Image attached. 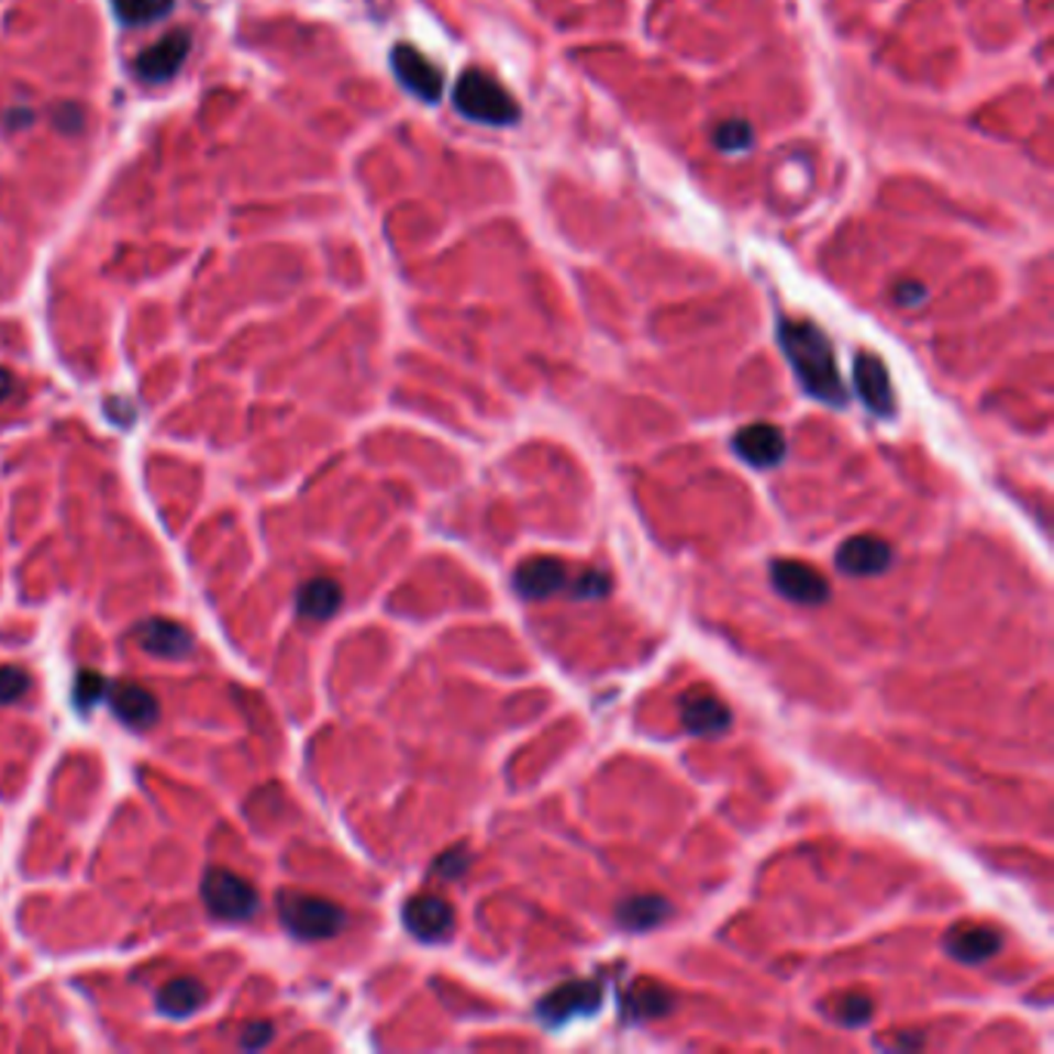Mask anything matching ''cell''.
Wrapping results in <instances>:
<instances>
[{
	"mask_svg": "<svg viewBox=\"0 0 1054 1054\" xmlns=\"http://www.w3.org/2000/svg\"><path fill=\"white\" fill-rule=\"evenodd\" d=\"M109 706L118 714V721H124L133 730H148L158 724V699L140 687V684H115L106 690Z\"/></svg>",
	"mask_w": 1054,
	"mask_h": 1054,
	"instance_id": "cell-17",
	"label": "cell"
},
{
	"mask_svg": "<svg viewBox=\"0 0 1054 1054\" xmlns=\"http://www.w3.org/2000/svg\"><path fill=\"white\" fill-rule=\"evenodd\" d=\"M672 1008H675V992L656 984V980H650V977H643V980H637L634 987L628 989L625 1011L634 1021H653V1018L668 1014Z\"/></svg>",
	"mask_w": 1054,
	"mask_h": 1054,
	"instance_id": "cell-19",
	"label": "cell"
},
{
	"mask_svg": "<svg viewBox=\"0 0 1054 1054\" xmlns=\"http://www.w3.org/2000/svg\"><path fill=\"white\" fill-rule=\"evenodd\" d=\"M680 721L692 736H724L733 724V714L714 690L690 687L680 696Z\"/></svg>",
	"mask_w": 1054,
	"mask_h": 1054,
	"instance_id": "cell-7",
	"label": "cell"
},
{
	"mask_svg": "<svg viewBox=\"0 0 1054 1054\" xmlns=\"http://www.w3.org/2000/svg\"><path fill=\"white\" fill-rule=\"evenodd\" d=\"M733 448L742 462L752 464V467H776L786 458V436L776 424L758 421V424L742 428L733 436Z\"/></svg>",
	"mask_w": 1054,
	"mask_h": 1054,
	"instance_id": "cell-13",
	"label": "cell"
},
{
	"mask_svg": "<svg viewBox=\"0 0 1054 1054\" xmlns=\"http://www.w3.org/2000/svg\"><path fill=\"white\" fill-rule=\"evenodd\" d=\"M133 637L146 653L158 656V659H182L196 646L192 634L170 619H146L133 628Z\"/></svg>",
	"mask_w": 1054,
	"mask_h": 1054,
	"instance_id": "cell-15",
	"label": "cell"
},
{
	"mask_svg": "<svg viewBox=\"0 0 1054 1054\" xmlns=\"http://www.w3.org/2000/svg\"><path fill=\"white\" fill-rule=\"evenodd\" d=\"M341 603H344L341 585H337L334 578L325 576L303 581L295 597L297 612H300L303 619H310V622H325V619H331L334 612L341 610Z\"/></svg>",
	"mask_w": 1054,
	"mask_h": 1054,
	"instance_id": "cell-18",
	"label": "cell"
},
{
	"mask_svg": "<svg viewBox=\"0 0 1054 1054\" xmlns=\"http://www.w3.org/2000/svg\"><path fill=\"white\" fill-rule=\"evenodd\" d=\"M779 344H783L786 359H789L795 375L801 380V387L813 399H820L825 406H844L847 402V390L841 384L832 344L813 322L783 319L779 322Z\"/></svg>",
	"mask_w": 1054,
	"mask_h": 1054,
	"instance_id": "cell-1",
	"label": "cell"
},
{
	"mask_svg": "<svg viewBox=\"0 0 1054 1054\" xmlns=\"http://www.w3.org/2000/svg\"><path fill=\"white\" fill-rule=\"evenodd\" d=\"M894 297H897V303H903V307H919L924 297H928V291H924L922 285H916V281H907V285L897 288Z\"/></svg>",
	"mask_w": 1054,
	"mask_h": 1054,
	"instance_id": "cell-31",
	"label": "cell"
},
{
	"mask_svg": "<svg viewBox=\"0 0 1054 1054\" xmlns=\"http://www.w3.org/2000/svg\"><path fill=\"white\" fill-rule=\"evenodd\" d=\"M455 109L464 118L477 124H492V127H511L520 118L511 93L477 68L464 71L462 81L455 84Z\"/></svg>",
	"mask_w": 1054,
	"mask_h": 1054,
	"instance_id": "cell-2",
	"label": "cell"
},
{
	"mask_svg": "<svg viewBox=\"0 0 1054 1054\" xmlns=\"http://www.w3.org/2000/svg\"><path fill=\"white\" fill-rule=\"evenodd\" d=\"M668 900L659 894H637V897H628L615 909V919L619 924H625L628 931H650L668 919Z\"/></svg>",
	"mask_w": 1054,
	"mask_h": 1054,
	"instance_id": "cell-21",
	"label": "cell"
},
{
	"mask_svg": "<svg viewBox=\"0 0 1054 1054\" xmlns=\"http://www.w3.org/2000/svg\"><path fill=\"white\" fill-rule=\"evenodd\" d=\"M513 585L529 600H544L551 593L569 588V569L557 557H529L517 566Z\"/></svg>",
	"mask_w": 1054,
	"mask_h": 1054,
	"instance_id": "cell-14",
	"label": "cell"
},
{
	"mask_svg": "<svg viewBox=\"0 0 1054 1054\" xmlns=\"http://www.w3.org/2000/svg\"><path fill=\"white\" fill-rule=\"evenodd\" d=\"M943 946L956 962L980 965V962H987V958H992L1002 950V934L992 931V928H984V924H962V928H953L946 934Z\"/></svg>",
	"mask_w": 1054,
	"mask_h": 1054,
	"instance_id": "cell-16",
	"label": "cell"
},
{
	"mask_svg": "<svg viewBox=\"0 0 1054 1054\" xmlns=\"http://www.w3.org/2000/svg\"><path fill=\"white\" fill-rule=\"evenodd\" d=\"M835 563L847 576H878L894 563V547L878 535H854L841 544Z\"/></svg>",
	"mask_w": 1054,
	"mask_h": 1054,
	"instance_id": "cell-12",
	"label": "cell"
},
{
	"mask_svg": "<svg viewBox=\"0 0 1054 1054\" xmlns=\"http://www.w3.org/2000/svg\"><path fill=\"white\" fill-rule=\"evenodd\" d=\"M752 143H755V131L742 118H726L714 127V146L721 152H745Z\"/></svg>",
	"mask_w": 1054,
	"mask_h": 1054,
	"instance_id": "cell-24",
	"label": "cell"
},
{
	"mask_svg": "<svg viewBox=\"0 0 1054 1054\" xmlns=\"http://www.w3.org/2000/svg\"><path fill=\"white\" fill-rule=\"evenodd\" d=\"M273 1033H276V1030H273V1023H269V1021L247 1023L245 1030H242V1039H238V1045H242V1049H251V1052H257V1049L269 1045Z\"/></svg>",
	"mask_w": 1054,
	"mask_h": 1054,
	"instance_id": "cell-30",
	"label": "cell"
},
{
	"mask_svg": "<svg viewBox=\"0 0 1054 1054\" xmlns=\"http://www.w3.org/2000/svg\"><path fill=\"white\" fill-rule=\"evenodd\" d=\"M106 690H109V680H106V677L97 675V672H81L78 680H75V706L90 711L99 699L106 696Z\"/></svg>",
	"mask_w": 1054,
	"mask_h": 1054,
	"instance_id": "cell-25",
	"label": "cell"
},
{
	"mask_svg": "<svg viewBox=\"0 0 1054 1054\" xmlns=\"http://www.w3.org/2000/svg\"><path fill=\"white\" fill-rule=\"evenodd\" d=\"M569 588H573L578 600H597V597H607V593H610L612 581L603 569H585Z\"/></svg>",
	"mask_w": 1054,
	"mask_h": 1054,
	"instance_id": "cell-26",
	"label": "cell"
},
{
	"mask_svg": "<svg viewBox=\"0 0 1054 1054\" xmlns=\"http://www.w3.org/2000/svg\"><path fill=\"white\" fill-rule=\"evenodd\" d=\"M467 866H470V854H467V847H452V851H445L443 857H436L433 863V873L440 875V878H458V875L467 873Z\"/></svg>",
	"mask_w": 1054,
	"mask_h": 1054,
	"instance_id": "cell-29",
	"label": "cell"
},
{
	"mask_svg": "<svg viewBox=\"0 0 1054 1054\" xmlns=\"http://www.w3.org/2000/svg\"><path fill=\"white\" fill-rule=\"evenodd\" d=\"M279 916L285 928L300 940L337 937L346 924L344 909L313 894H281Z\"/></svg>",
	"mask_w": 1054,
	"mask_h": 1054,
	"instance_id": "cell-3",
	"label": "cell"
},
{
	"mask_svg": "<svg viewBox=\"0 0 1054 1054\" xmlns=\"http://www.w3.org/2000/svg\"><path fill=\"white\" fill-rule=\"evenodd\" d=\"M112 10L124 25H148L174 10V0H112Z\"/></svg>",
	"mask_w": 1054,
	"mask_h": 1054,
	"instance_id": "cell-22",
	"label": "cell"
},
{
	"mask_svg": "<svg viewBox=\"0 0 1054 1054\" xmlns=\"http://www.w3.org/2000/svg\"><path fill=\"white\" fill-rule=\"evenodd\" d=\"M390 63H393L396 78L406 90H412L414 97L424 99V102H440V97H443V75L421 49L399 44V47H393Z\"/></svg>",
	"mask_w": 1054,
	"mask_h": 1054,
	"instance_id": "cell-10",
	"label": "cell"
},
{
	"mask_svg": "<svg viewBox=\"0 0 1054 1054\" xmlns=\"http://www.w3.org/2000/svg\"><path fill=\"white\" fill-rule=\"evenodd\" d=\"M189 49H192L189 32H170L165 34L158 44H152V47H146L136 56L133 71H136L140 81L165 84L170 81L182 68V63L189 59Z\"/></svg>",
	"mask_w": 1054,
	"mask_h": 1054,
	"instance_id": "cell-9",
	"label": "cell"
},
{
	"mask_svg": "<svg viewBox=\"0 0 1054 1054\" xmlns=\"http://www.w3.org/2000/svg\"><path fill=\"white\" fill-rule=\"evenodd\" d=\"M402 924L412 937L424 943H440L455 928V909L440 894H414L402 907Z\"/></svg>",
	"mask_w": 1054,
	"mask_h": 1054,
	"instance_id": "cell-6",
	"label": "cell"
},
{
	"mask_svg": "<svg viewBox=\"0 0 1054 1054\" xmlns=\"http://www.w3.org/2000/svg\"><path fill=\"white\" fill-rule=\"evenodd\" d=\"M854 384H857V393L863 399V406L869 412L890 418L897 409V396H894V384L885 363L873 356V353H859L854 359Z\"/></svg>",
	"mask_w": 1054,
	"mask_h": 1054,
	"instance_id": "cell-11",
	"label": "cell"
},
{
	"mask_svg": "<svg viewBox=\"0 0 1054 1054\" xmlns=\"http://www.w3.org/2000/svg\"><path fill=\"white\" fill-rule=\"evenodd\" d=\"M208 999V989L201 987V980L196 977H174L170 984L158 989V1011L167 1018H189L196 1014L198 1008L204 1006Z\"/></svg>",
	"mask_w": 1054,
	"mask_h": 1054,
	"instance_id": "cell-20",
	"label": "cell"
},
{
	"mask_svg": "<svg viewBox=\"0 0 1054 1054\" xmlns=\"http://www.w3.org/2000/svg\"><path fill=\"white\" fill-rule=\"evenodd\" d=\"M16 390V378H13V371L10 368H0V402H7L10 396Z\"/></svg>",
	"mask_w": 1054,
	"mask_h": 1054,
	"instance_id": "cell-32",
	"label": "cell"
},
{
	"mask_svg": "<svg viewBox=\"0 0 1054 1054\" xmlns=\"http://www.w3.org/2000/svg\"><path fill=\"white\" fill-rule=\"evenodd\" d=\"M29 690V675L19 665H0V706H10Z\"/></svg>",
	"mask_w": 1054,
	"mask_h": 1054,
	"instance_id": "cell-27",
	"label": "cell"
},
{
	"mask_svg": "<svg viewBox=\"0 0 1054 1054\" xmlns=\"http://www.w3.org/2000/svg\"><path fill=\"white\" fill-rule=\"evenodd\" d=\"M829 1014L839 1023H844V1027H859V1023L873 1018V999L866 992H859V989L841 992L829 1002Z\"/></svg>",
	"mask_w": 1054,
	"mask_h": 1054,
	"instance_id": "cell-23",
	"label": "cell"
},
{
	"mask_svg": "<svg viewBox=\"0 0 1054 1054\" xmlns=\"http://www.w3.org/2000/svg\"><path fill=\"white\" fill-rule=\"evenodd\" d=\"M49 121L53 127L63 133H81L84 131V109L71 99H63L49 109Z\"/></svg>",
	"mask_w": 1054,
	"mask_h": 1054,
	"instance_id": "cell-28",
	"label": "cell"
},
{
	"mask_svg": "<svg viewBox=\"0 0 1054 1054\" xmlns=\"http://www.w3.org/2000/svg\"><path fill=\"white\" fill-rule=\"evenodd\" d=\"M770 578H774L776 591L789 597L791 603L820 607L829 600V581L820 569H813L808 563L774 561L770 563Z\"/></svg>",
	"mask_w": 1054,
	"mask_h": 1054,
	"instance_id": "cell-8",
	"label": "cell"
},
{
	"mask_svg": "<svg viewBox=\"0 0 1054 1054\" xmlns=\"http://www.w3.org/2000/svg\"><path fill=\"white\" fill-rule=\"evenodd\" d=\"M201 900L211 916L226 919V922H245L260 909L257 888L230 869H208L204 881H201Z\"/></svg>",
	"mask_w": 1054,
	"mask_h": 1054,
	"instance_id": "cell-4",
	"label": "cell"
},
{
	"mask_svg": "<svg viewBox=\"0 0 1054 1054\" xmlns=\"http://www.w3.org/2000/svg\"><path fill=\"white\" fill-rule=\"evenodd\" d=\"M603 1006V987L600 984H593V980H573V984H563L554 992H547L539 1008H535V1014H539V1021L544 1027H551V1030H557V1027H566V1023L578 1021V1018H588V1014H597Z\"/></svg>",
	"mask_w": 1054,
	"mask_h": 1054,
	"instance_id": "cell-5",
	"label": "cell"
}]
</instances>
